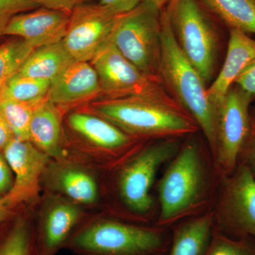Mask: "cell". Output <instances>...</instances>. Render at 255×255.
I'll return each instance as SVG.
<instances>
[{
  "instance_id": "6da1fadb",
  "label": "cell",
  "mask_w": 255,
  "mask_h": 255,
  "mask_svg": "<svg viewBox=\"0 0 255 255\" xmlns=\"http://www.w3.org/2000/svg\"><path fill=\"white\" fill-rule=\"evenodd\" d=\"M191 135L157 185L159 216L156 226L168 228L199 213L207 203L210 174L200 143Z\"/></svg>"
},
{
  "instance_id": "7a4b0ae2",
  "label": "cell",
  "mask_w": 255,
  "mask_h": 255,
  "mask_svg": "<svg viewBox=\"0 0 255 255\" xmlns=\"http://www.w3.org/2000/svg\"><path fill=\"white\" fill-rule=\"evenodd\" d=\"M161 24L159 78L174 100L196 121L213 155L216 146L217 110L210 100L204 79L178 46L166 8L161 12Z\"/></svg>"
},
{
  "instance_id": "3957f363",
  "label": "cell",
  "mask_w": 255,
  "mask_h": 255,
  "mask_svg": "<svg viewBox=\"0 0 255 255\" xmlns=\"http://www.w3.org/2000/svg\"><path fill=\"white\" fill-rule=\"evenodd\" d=\"M90 107L94 113L132 137L180 138L200 130L183 109L144 97L103 98L92 102Z\"/></svg>"
},
{
  "instance_id": "277c9868",
  "label": "cell",
  "mask_w": 255,
  "mask_h": 255,
  "mask_svg": "<svg viewBox=\"0 0 255 255\" xmlns=\"http://www.w3.org/2000/svg\"><path fill=\"white\" fill-rule=\"evenodd\" d=\"M167 228L103 221L72 235L65 245L78 255H167L172 240Z\"/></svg>"
},
{
  "instance_id": "5b68a950",
  "label": "cell",
  "mask_w": 255,
  "mask_h": 255,
  "mask_svg": "<svg viewBox=\"0 0 255 255\" xmlns=\"http://www.w3.org/2000/svg\"><path fill=\"white\" fill-rule=\"evenodd\" d=\"M161 12L155 5L141 1L119 15L109 38L121 54L150 76L159 77Z\"/></svg>"
},
{
  "instance_id": "8992f818",
  "label": "cell",
  "mask_w": 255,
  "mask_h": 255,
  "mask_svg": "<svg viewBox=\"0 0 255 255\" xmlns=\"http://www.w3.org/2000/svg\"><path fill=\"white\" fill-rule=\"evenodd\" d=\"M105 99L144 97L182 108L165 88L159 77L142 73L107 40L90 62ZM184 110V109H183Z\"/></svg>"
},
{
  "instance_id": "52a82bcc",
  "label": "cell",
  "mask_w": 255,
  "mask_h": 255,
  "mask_svg": "<svg viewBox=\"0 0 255 255\" xmlns=\"http://www.w3.org/2000/svg\"><path fill=\"white\" fill-rule=\"evenodd\" d=\"M176 41L206 83L214 75L218 37L198 0H172L167 6Z\"/></svg>"
},
{
  "instance_id": "ba28073f",
  "label": "cell",
  "mask_w": 255,
  "mask_h": 255,
  "mask_svg": "<svg viewBox=\"0 0 255 255\" xmlns=\"http://www.w3.org/2000/svg\"><path fill=\"white\" fill-rule=\"evenodd\" d=\"M253 97L233 85L217 107L216 146L212 157L220 179L233 173L251 130Z\"/></svg>"
},
{
  "instance_id": "9c48e42d",
  "label": "cell",
  "mask_w": 255,
  "mask_h": 255,
  "mask_svg": "<svg viewBox=\"0 0 255 255\" xmlns=\"http://www.w3.org/2000/svg\"><path fill=\"white\" fill-rule=\"evenodd\" d=\"M180 147L179 138L153 140L124 167L119 179V191L128 209L138 214L150 212L155 204L151 188L157 172L173 158Z\"/></svg>"
},
{
  "instance_id": "30bf717a",
  "label": "cell",
  "mask_w": 255,
  "mask_h": 255,
  "mask_svg": "<svg viewBox=\"0 0 255 255\" xmlns=\"http://www.w3.org/2000/svg\"><path fill=\"white\" fill-rule=\"evenodd\" d=\"M214 229L233 238L255 239V177L246 164L221 179Z\"/></svg>"
},
{
  "instance_id": "8fae6325",
  "label": "cell",
  "mask_w": 255,
  "mask_h": 255,
  "mask_svg": "<svg viewBox=\"0 0 255 255\" xmlns=\"http://www.w3.org/2000/svg\"><path fill=\"white\" fill-rule=\"evenodd\" d=\"M119 15L99 1L75 7L62 41L69 54L75 61L90 62L110 38Z\"/></svg>"
},
{
  "instance_id": "7c38bea8",
  "label": "cell",
  "mask_w": 255,
  "mask_h": 255,
  "mask_svg": "<svg viewBox=\"0 0 255 255\" xmlns=\"http://www.w3.org/2000/svg\"><path fill=\"white\" fill-rule=\"evenodd\" d=\"M4 155L15 175L14 182L1 202L6 207L36 199L40 176L49 156L39 150L31 140L14 137L5 147Z\"/></svg>"
},
{
  "instance_id": "4fadbf2b",
  "label": "cell",
  "mask_w": 255,
  "mask_h": 255,
  "mask_svg": "<svg viewBox=\"0 0 255 255\" xmlns=\"http://www.w3.org/2000/svg\"><path fill=\"white\" fill-rule=\"evenodd\" d=\"M71 12L39 6L10 20L4 36L24 40L36 49L63 41Z\"/></svg>"
},
{
  "instance_id": "5bb4252c",
  "label": "cell",
  "mask_w": 255,
  "mask_h": 255,
  "mask_svg": "<svg viewBox=\"0 0 255 255\" xmlns=\"http://www.w3.org/2000/svg\"><path fill=\"white\" fill-rule=\"evenodd\" d=\"M100 95L98 76L91 63L75 61L50 82L48 99L55 106H68Z\"/></svg>"
},
{
  "instance_id": "9a60e30c",
  "label": "cell",
  "mask_w": 255,
  "mask_h": 255,
  "mask_svg": "<svg viewBox=\"0 0 255 255\" xmlns=\"http://www.w3.org/2000/svg\"><path fill=\"white\" fill-rule=\"evenodd\" d=\"M255 59V40L245 32L231 29L224 63L219 75L208 88L210 100L216 110L234 85L238 75Z\"/></svg>"
},
{
  "instance_id": "2e32d148",
  "label": "cell",
  "mask_w": 255,
  "mask_h": 255,
  "mask_svg": "<svg viewBox=\"0 0 255 255\" xmlns=\"http://www.w3.org/2000/svg\"><path fill=\"white\" fill-rule=\"evenodd\" d=\"M214 227V210L178 223L172 230L167 255H204Z\"/></svg>"
},
{
  "instance_id": "e0dca14e",
  "label": "cell",
  "mask_w": 255,
  "mask_h": 255,
  "mask_svg": "<svg viewBox=\"0 0 255 255\" xmlns=\"http://www.w3.org/2000/svg\"><path fill=\"white\" fill-rule=\"evenodd\" d=\"M68 123L80 136L105 150H119L133 141V137L97 114L75 112L69 116Z\"/></svg>"
},
{
  "instance_id": "ac0fdd59",
  "label": "cell",
  "mask_w": 255,
  "mask_h": 255,
  "mask_svg": "<svg viewBox=\"0 0 255 255\" xmlns=\"http://www.w3.org/2000/svg\"><path fill=\"white\" fill-rule=\"evenodd\" d=\"M30 140L49 157H60L63 155L59 113L56 106L48 97L37 104L33 109Z\"/></svg>"
},
{
  "instance_id": "d6986e66",
  "label": "cell",
  "mask_w": 255,
  "mask_h": 255,
  "mask_svg": "<svg viewBox=\"0 0 255 255\" xmlns=\"http://www.w3.org/2000/svg\"><path fill=\"white\" fill-rule=\"evenodd\" d=\"M75 61L60 41L33 50L17 74L51 82Z\"/></svg>"
},
{
  "instance_id": "ffe728a7",
  "label": "cell",
  "mask_w": 255,
  "mask_h": 255,
  "mask_svg": "<svg viewBox=\"0 0 255 255\" xmlns=\"http://www.w3.org/2000/svg\"><path fill=\"white\" fill-rule=\"evenodd\" d=\"M78 210L68 204L55 206L47 216L40 238V248L45 255H52L65 244L78 221Z\"/></svg>"
},
{
  "instance_id": "44dd1931",
  "label": "cell",
  "mask_w": 255,
  "mask_h": 255,
  "mask_svg": "<svg viewBox=\"0 0 255 255\" xmlns=\"http://www.w3.org/2000/svg\"><path fill=\"white\" fill-rule=\"evenodd\" d=\"M231 29L255 34V0H202Z\"/></svg>"
},
{
  "instance_id": "7402d4cb",
  "label": "cell",
  "mask_w": 255,
  "mask_h": 255,
  "mask_svg": "<svg viewBox=\"0 0 255 255\" xmlns=\"http://www.w3.org/2000/svg\"><path fill=\"white\" fill-rule=\"evenodd\" d=\"M50 82L21 76L16 73L0 90V98L33 106L48 97Z\"/></svg>"
},
{
  "instance_id": "603a6c76",
  "label": "cell",
  "mask_w": 255,
  "mask_h": 255,
  "mask_svg": "<svg viewBox=\"0 0 255 255\" xmlns=\"http://www.w3.org/2000/svg\"><path fill=\"white\" fill-rule=\"evenodd\" d=\"M0 43V90L18 73L35 49L24 40L16 37Z\"/></svg>"
},
{
  "instance_id": "cb8c5ba5",
  "label": "cell",
  "mask_w": 255,
  "mask_h": 255,
  "mask_svg": "<svg viewBox=\"0 0 255 255\" xmlns=\"http://www.w3.org/2000/svg\"><path fill=\"white\" fill-rule=\"evenodd\" d=\"M35 106L0 98V115L16 138L30 140V127Z\"/></svg>"
},
{
  "instance_id": "d4e9b609",
  "label": "cell",
  "mask_w": 255,
  "mask_h": 255,
  "mask_svg": "<svg viewBox=\"0 0 255 255\" xmlns=\"http://www.w3.org/2000/svg\"><path fill=\"white\" fill-rule=\"evenodd\" d=\"M0 255H45L35 246L27 225L18 221L0 241Z\"/></svg>"
},
{
  "instance_id": "484cf974",
  "label": "cell",
  "mask_w": 255,
  "mask_h": 255,
  "mask_svg": "<svg viewBox=\"0 0 255 255\" xmlns=\"http://www.w3.org/2000/svg\"><path fill=\"white\" fill-rule=\"evenodd\" d=\"M60 186L70 198L83 204L95 202L97 198V186L91 176L82 171H66L62 174Z\"/></svg>"
},
{
  "instance_id": "4316f807",
  "label": "cell",
  "mask_w": 255,
  "mask_h": 255,
  "mask_svg": "<svg viewBox=\"0 0 255 255\" xmlns=\"http://www.w3.org/2000/svg\"><path fill=\"white\" fill-rule=\"evenodd\" d=\"M204 255H255V246L247 238H233L214 229Z\"/></svg>"
},
{
  "instance_id": "83f0119b",
  "label": "cell",
  "mask_w": 255,
  "mask_h": 255,
  "mask_svg": "<svg viewBox=\"0 0 255 255\" xmlns=\"http://www.w3.org/2000/svg\"><path fill=\"white\" fill-rule=\"evenodd\" d=\"M39 7L30 0H0V43L8 23L14 16Z\"/></svg>"
},
{
  "instance_id": "f1b7e54d",
  "label": "cell",
  "mask_w": 255,
  "mask_h": 255,
  "mask_svg": "<svg viewBox=\"0 0 255 255\" xmlns=\"http://www.w3.org/2000/svg\"><path fill=\"white\" fill-rule=\"evenodd\" d=\"M239 162L246 164L255 177V120H252L251 132L242 150Z\"/></svg>"
},
{
  "instance_id": "f546056e",
  "label": "cell",
  "mask_w": 255,
  "mask_h": 255,
  "mask_svg": "<svg viewBox=\"0 0 255 255\" xmlns=\"http://www.w3.org/2000/svg\"><path fill=\"white\" fill-rule=\"evenodd\" d=\"M234 85L255 98V59L238 75Z\"/></svg>"
},
{
  "instance_id": "4dcf8cb0",
  "label": "cell",
  "mask_w": 255,
  "mask_h": 255,
  "mask_svg": "<svg viewBox=\"0 0 255 255\" xmlns=\"http://www.w3.org/2000/svg\"><path fill=\"white\" fill-rule=\"evenodd\" d=\"M39 6L48 9L61 10V11H72L80 5L96 1V0H30Z\"/></svg>"
},
{
  "instance_id": "1f68e13d",
  "label": "cell",
  "mask_w": 255,
  "mask_h": 255,
  "mask_svg": "<svg viewBox=\"0 0 255 255\" xmlns=\"http://www.w3.org/2000/svg\"><path fill=\"white\" fill-rule=\"evenodd\" d=\"M98 1L115 14H122L133 9L141 2V0H99Z\"/></svg>"
},
{
  "instance_id": "d6a6232c",
  "label": "cell",
  "mask_w": 255,
  "mask_h": 255,
  "mask_svg": "<svg viewBox=\"0 0 255 255\" xmlns=\"http://www.w3.org/2000/svg\"><path fill=\"white\" fill-rule=\"evenodd\" d=\"M11 170L4 155L0 153V194H7L12 187Z\"/></svg>"
},
{
  "instance_id": "836d02e7",
  "label": "cell",
  "mask_w": 255,
  "mask_h": 255,
  "mask_svg": "<svg viewBox=\"0 0 255 255\" xmlns=\"http://www.w3.org/2000/svg\"><path fill=\"white\" fill-rule=\"evenodd\" d=\"M14 137V134L11 129L0 115V150H4Z\"/></svg>"
},
{
  "instance_id": "e575fe53",
  "label": "cell",
  "mask_w": 255,
  "mask_h": 255,
  "mask_svg": "<svg viewBox=\"0 0 255 255\" xmlns=\"http://www.w3.org/2000/svg\"><path fill=\"white\" fill-rule=\"evenodd\" d=\"M172 0H141V1H147L151 4L155 5L159 9H164Z\"/></svg>"
},
{
  "instance_id": "d590c367",
  "label": "cell",
  "mask_w": 255,
  "mask_h": 255,
  "mask_svg": "<svg viewBox=\"0 0 255 255\" xmlns=\"http://www.w3.org/2000/svg\"><path fill=\"white\" fill-rule=\"evenodd\" d=\"M6 206L2 204L1 201L0 200V221H2L4 219V216H6Z\"/></svg>"
}]
</instances>
